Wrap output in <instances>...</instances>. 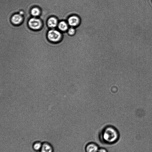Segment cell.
Here are the masks:
<instances>
[{
    "label": "cell",
    "instance_id": "6da1fadb",
    "mask_svg": "<svg viewBox=\"0 0 152 152\" xmlns=\"http://www.w3.org/2000/svg\"><path fill=\"white\" fill-rule=\"evenodd\" d=\"M98 137L102 143L107 145H112L115 144L118 141L120 134L119 131L115 126L107 125L104 126L99 131Z\"/></svg>",
    "mask_w": 152,
    "mask_h": 152
},
{
    "label": "cell",
    "instance_id": "7a4b0ae2",
    "mask_svg": "<svg viewBox=\"0 0 152 152\" xmlns=\"http://www.w3.org/2000/svg\"><path fill=\"white\" fill-rule=\"evenodd\" d=\"M62 37V33L55 28L50 29L47 33L48 40L53 42H57L60 41Z\"/></svg>",
    "mask_w": 152,
    "mask_h": 152
},
{
    "label": "cell",
    "instance_id": "3957f363",
    "mask_svg": "<svg viewBox=\"0 0 152 152\" xmlns=\"http://www.w3.org/2000/svg\"><path fill=\"white\" fill-rule=\"evenodd\" d=\"M28 24L29 27L34 30H39L42 26V23L41 20L35 17L30 18L28 21Z\"/></svg>",
    "mask_w": 152,
    "mask_h": 152
},
{
    "label": "cell",
    "instance_id": "277c9868",
    "mask_svg": "<svg viewBox=\"0 0 152 152\" xmlns=\"http://www.w3.org/2000/svg\"><path fill=\"white\" fill-rule=\"evenodd\" d=\"M66 21L69 27L75 28L80 24L81 20L77 15L72 14L68 17Z\"/></svg>",
    "mask_w": 152,
    "mask_h": 152
},
{
    "label": "cell",
    "instance_id": "5b68a950",
    "mask_svg": "<svg viewBox=\"0 0 152 152\" xmlns=\"http://www.w3.org/2000/svg\"><path fill=\"white\" fill-rule=\"evenodd\" d=\"M100 147L96 143L94 142H88L85 145V152H98Z\"/></svg>",
    "mask_w": 152,
    "mask_h": 152
},
{
    "label": "cell",
    "instance_id": "8992f818",
    "mask_svg": "<svg viewBox=\"0 0 152 152\" xmlns=\"http://www.w3.org/2000/svg\"><path fill=\"white\" fill-rule=\"evenodd\" d=\"M11 23L15 25H18L22 22L23 18L22 16L18 13L12 15L11 18Z\"/></svg>",
    "mask_w": 152,
    "mask_h": 152
},
{
    "label": "cell",
    "instance_id": "52a82bcc",
    "mask_svg": "<svg viewBox=\"0 0 152 152\" xmlns=\"http://www.w3.org/2000/svg\"><path fill=\"white\" fill-rule=\"evenodd\" d=\"M58 21L57 18L54 17H50L47 20V23L49 28H54L58 26Z\"/></svg>",
    "mask_w": 152,
    "mask_h": 152
},
{
    "label": "cell",
    "instance_id": "ba28073f",
    "mask_svg": "<svg viewBox=\"0 0 152 152\" xmlns=\"http://www.w3.org/2000/svg\"><path fill=\"white\" fill-rule=\"evenodd\" d=\"M40 152H53V149L52 145L48 142H44L40 150Z\"/></svg>",
    "mask_w": 152,
    "mask_h": 152
},
{
    "label": "cell",
    "instance_id": "9c48e42d",
    "mask_svg": "<svg viewBox=\"0 0 152 152\" xmlns=\"http://www.w3.org/2000/svg\"><path fill=\"white\" fill-rule=\"evenodd\" d=\"M57 26L59 30L62 32L67 31L69 27L66 21L64 20L60 21Z\"/></svg>",
    "mask_w": 152,
    "mask_h": 152
},
{
    "label": "cell",
    "instance_id": "30bf717a",
    "mask_svg": "<svg viewBox=\"0 0 152 152\" xmlns=\"http://www.w3.org/2000/svg\"><path fill=\"white\" fill-rule=\"evenodd\" d=\"M30 12L32 16L36 17L39 16L41 13V11L39 8L35 6L31 8Z\"/></svg>",
    "mask_w": 152,
    "mask_h": 152
},
{
    "label": "cell",
    "instance_id": "8fae6325",
    "mask_svg": "<svg viewBox=\"0 0 152 152\" xmlns=\"http://www.w3.org/2000/svg\"><path fill=\"white\" fill-rule=\"evenodd\" d=\"M42 143L40 141L35 142L33 145V148L36 151H40L42 146Z\"/></svg>",
    "mask_w": 152,
    "mask_h": 152
},
{
    "label": "cell",
    "instance_id": "7c38bea8",
    "mask_svg": "<svg viewBox=\"0 0 152 152\" xmlns=\"http://www.w3.org/2000/svg\"><path fill=\"white\" fill-rule=\"evenodd\" d=\"M66 32L69 35L72 36L75 34L76 30L75 28L69 27Z\"/></svg>",
    "mask_w": 152,
    "mask_h": 152
},
{
    "label": "cell",
    "instance_id": "4fadbf2b",
    "mask_svg": "<svg viewBox=\"0 0 152 152\" xmlns=\"http://www.w3.org/2000/svg\"><path fill=\"white\" fill-rule=\"evenodd\" d=\"M98 152H108V151L106 148L102 147H100Z\"/></svg>",
    "mask_w": 152,
    "mask_h": 152
}]
</instances>
